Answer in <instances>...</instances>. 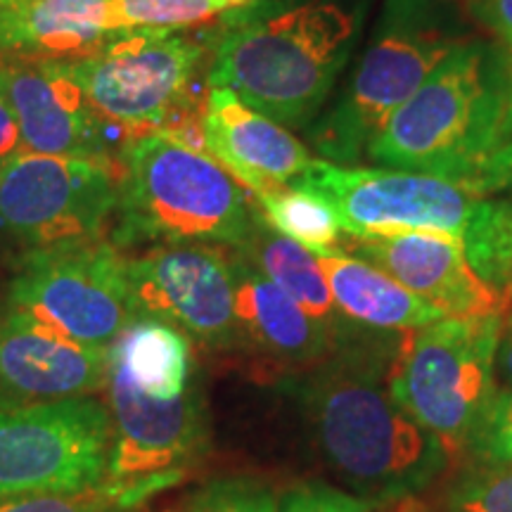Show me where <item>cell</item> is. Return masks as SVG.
<instances>
[{
  "mask_svg": "<svg viewBox=\"0 0 512 512\" xmlns=\"http://www.w3.org/2000/svg\"><path fill=\"white\" fill-rule=\"evenodd\" d=\"M368 157L491 195L510 188V64L484 43H458L389 117Z\"/></svg>",
  "mask_w": 512,
  "mask_h": 512,
  "instance_id": "6da1fadb",
  "label": "cell"
},
{
  "mask_svg": "<svg viewBox=\"0 0 512 512\" xmlns=\"http://www.w3.org/2000/svg\"><path fill=\"white\" fill-rule=\"evenodd\" d=\"M384 358H325L302 387L304 411L320 453L368 505L403 503L441 475L448 453L389 392Z\"/></svg>",
  "mask_w": 512,
  "mask_h": 512,
  "instance_id": "7a4b0ae2",
  "label": "cell"
},
{
  "mask_svg": "<svg viewBox=\"0 0 512 512\" xmlns=\"http://www.w3.org/2000/svg\"><path fill=\"white\" fill-rule=\"evenodd\" d=\"M292 185L325 197L351 238L432 233L458 240L470 266L512 299V202L420 171L356 169L328 159H313Z\"/></svg>",
  "mask_w": 512,
  "mask_h": 512,
  "instance_id": "3957f363",
  "label": "cell"
},
{
  "mask_svg": "<svg viewBox=\"0 0 512 512\" xmlns=\"http://www.w3.org/2000/svg\"><path fill=\"white\" fill-rule=\"evenodd\" d=\"M356 22L337 3L247 12L211 38L209 86L228 88L275 124L302 126L335 86Z\"/></svg>",
  "mask_w": 512,
  "mask_h": 512,
  "instance_id": "277c9868",
  "label": "cell"
},
{
  "mask_svg": "<svg viewBox=\"0 0 512 512\" xmlns=\"http://www.w3.org/2000/svg\"><path fill=\"white\" fill-rule=\"evenodd\" d=\"M247 192L214 157L162 133H133L119 152V197L110 240L119 249L242 247L256 221Z\"/></svg>",
  "mask_w": 512,
  "mask_h": 512,
  "instance_id": "5b68a950",
  "label": "cell"
},
{
  "mask_svg": "<svg viewBox=\"0 0 512 512\" xmlns=\"http://www.w3.org/2000/svg\"><path fill=\"white\" fill-rule=\"evenodd\" d=\"M211 41L185 29H119L79 57L57 60L107 121L126 131H162L183 114L202 112L209 91Z\"/></svg>",
  "mask_w": 512,
  "mask_h": 512,
  "instance_id": "8992f818",
  "label": "cell"
},
{
  "mask_svg": "<svg viewBox=\"0 0 512 512\" xmlns=\"http://www.w3.org/2000/svg\"><path fill=\"white\" fill-rule=\"evenodd\" d=\"M505 313L439 318L413 330L389 368L394 401L444 444L465 456L496 392V351Z\"/></svg>",
  "mask_w": 512,
  "mask_h": 512,
  "instance_id": "52a82bcc",
  "label": "cell"
},
{
  "mask_svg": "<svg viewBox=\"0 0 512 512\" xmlns=\"http://www.w3.org/2000/svg\"><path fill=\"white\" fill-rule=\"evenodd\" d=\"M107 411L112 448L102 489L131 512L181 484L209 446L207 408L197 384L183 396L157 401L131 380L107 351Z\"/></svg>",
  "mask_w": 512,
  "mask_h": 512,
  "instance_id": "ba28073f",
  "label": "cell"
},
{
  "mask_svg": "<svg viewBox=\"0 0 512 512\" xmlns=\"http://www.w3.org/2000/svg\"><path fill=\"white\" fill-rule=\"evenodd\" d=\"M119 162L19 152L0 166V242L17 254L107 238Z\"/></svg>",
  "mask_w": 512,
  "mask_h": 512,
  "instance_id": "9c48e42d",
  "label": "cell"
},
{
  "mask_svg": "<svg viewBox=\"0 0 512 512\" xmlns=\"http://www.w3.org/2000/svg\"><path fill=\"white\" fill-rule=\"evenodd\" d=\"M124 259L107 238L17 254L5 302L76 342L107 349L133 320Z\"/></svg>",
  "mask_w": 512,
  "mask_h": 512,
  "instance_id": "30bf717a",
  "label": "cell"
},
{
  "mask_svg": "<svg viewBox=\"0 0 512 512\" xmlns=\"http://www.w3.org/2000/svg\"><path fill=\"white\" fill-rule=\"evenodd\" d=\"M458 43L463 41L413 17L403 0H394V10L358 64L347 95L313 131V143L328 162L349 164L368 152L389 117Z\"/></svg>",
  "mask_w": 512,
  "mask_h": 512,
  "instance_id": "8fae6325",
  "label": "cell"
},
{
  "mask_svg": "<svg viewBox=\"0 0 512 512\" xmlns=\"http://www.w3.org/2000/svg\"><path fill=\"white\" fill-rule=\"evenodd\" d=\"M112 418L93 396L0 411V496L100 486Z\"/></svg>",
  "mask_w": 512,
  "mask_h": 512,
  "instance_id": "7c38bea8",
  "label": "cell"
},
{
  "mask_svg": "<svg viewBox=\"0 0 512 512\" xmlns=\"http://www.w3.org/2000/svg\"><path fill=\"white\" fill-rule=\"evenodd\" d=\"M133 316L164 320L207 349L240 347L233 256L214 245H157L124 259Z\"/></svg>",
  "mask_w": 512,
  "mask_h": 512,
  "instance_id": "4fadbf2b",
  "label": "cell"
},
{
  "mask_svg": "<svg viewBox=\"0 0 512 512\" xmlns=\"http://www.w3.org/2000/svg\"><path fill=\"white\" fill-rule=\"evenodd\" d=\"M0 95L27 152L119 162L133 133L107 121L57 60L0 53ZM126 131V128H121Z\"/></svg>",
  "mask_w": 512,
  "mask_h": 512,
  "instance_id": "5bb4252c",
  "label": "cell"
},
{
  "mask_svg": "<svg viewBox=\"0 0 512 512\" xmlns=\"http://www.w3.org/2000/svg\"><path fill=\"white\" fill-rule=\"evenodd\" d=\"M105 384V347L76 342L0 302V411L86 399Z\"/></svg>",
  "mask_w": 512,
  "mask_h": 512,
  "instance_id": "9a60e30c",
  "label": "cell"
},
{
  "mask_svg": "<svg viewBox=\"0 0 512 512\" xmlns=\"http://www.w3.org/2000/svg\"><path fill=\"white\" fill-rule=\"evenodd\" d=\"M347 254L366 259L444 318L503 313L512 299L470 266L458 240L432 233L351 238Z\"/></svg>",
  "mask_w": 512,
  "mask_h": 512,
  "instance_id": "2e32d148",
  "label": "cell"
},
{
  "mask_svg": "<svg viewBox=\"0 0 512 512\" xmlns=\"http://www.w3.org/2000/svg\"><path fill=\"white\" fill-rule=\"evenodd\" d=\"M202 126L204 152L252 195L290 185L313 162L285 126L254 112L228 88L209 86Z\"/></svg>",
  "mask_w": 512,
  "mask_h": 512,
  "instance_id": "e0dca14e",
  "label": "cell"
},
{
  "mask_svg": "<svg viewBox=\"0 0 512 512\" xmlns=\"http://www.w3.org/2000/svg\"><path fill=\"white\" fill-rule=\"evenodd\" d=\"M230 256L240 347L285 370H306L323 363L335 347V332L316 323L238 249Z\"/></svg>",
  "mask_w": 512,
  "mask_h": 512,
  "instance_id": "ac0fdd59",
  "label": "cell"
},
{
  "mask_svg": "<svg viewBox=\"0 0 512 512\" xmlns=\"http://www.w3.org/2000/svg\"><path fill=\"white\" fill-rule=\"evenodd\" d=\"M112 31L110 0H0V53L69 60Z\"/></svg>",
  "mask_w": 512,
  "mask_h": 512,
  "instance_id": "d6986e66",
  "label": "cell"
},
{
  "mask_svg": "<svg viewBox=\"0 0 512 512\" xmlns=\"http://www.w3.org/2000/svg\"><path fill=\"white\" fill-rule=\"evenodd\" d=\"M316 259L328 280L337 311L344 318L368 328L399 332L427 328L444 318L366 259H358L342 249L318 252Z\"/></svg>",
  "mask_w": 512,
  "mask_h": 512,
  "instance_id": "ffe728a7",
  "label": "cell"
},
{
  "mask_svg": "<svg viewBox=\"0 0 512 512\" xmlns=\"http://www.w3.org/2000/svg\"><path fill=\"white\" fill-rule=\"evenodd\" d=\"M107 351L121 361L140 392L157 401L178 399L195 384L192 339L164 320L133 316Z\"/></svg>",
  "mask_w": 512,
  "mask_h": 512,
  "instance_id": "44dd1931",
  "label": "cell"
},
{
  "mask_svg": "<svg viewBox=\"0 0 512 512\" xmlns=\"http://www.w3.org/2000/svg\"><path fill=\"white\" fill-rule=\"evenodd\" d=\"M235 249L242 252L256 271L264 273L287 297L302 306L316 323L337 332V306L316 254L268 226L261 219L259 209H256L252 235L245 245Z\"/></svg>",
  "mask_w": 512,
  "mask_h": 512,
  "instance_id": "7402d4cb",
  "label": "cell"
},
{
  "mask_svg": "<svg viewBox=\"0 0 512 512\" xmlns=\"http://www.w3.org/2000/svg\"><path fill=\"white\" fill-rule=\"evenodd\" d=\"M254 204L268 226L283 233L309 252H335L342 242V223L332 204L318 192L302 185H280L261 195H254Z\"/></svg>",
  "mask_w": 512,
  "mask_h": 512,
  "instance_id": "603a6c76",
  "label": "cell"
},
{
  "mask_svg": "<svg viewBox=\"0 0 512 512\" xmlns=\"http://www.w3.org/2000/svg\"><path fill=\"white\" fill-rule=\"evenodd\" d=\"M254 0H110L112 29H185Z\"/></svg>",
  "mask_w": 512,
  "mask_h": 512,
  "instance_id": "cb8c5ba5",
  "label": "cell"
},
{
  "mask_svg": "<svg viewBox=\"0 0 512 512\" xmlns=\"http://www.w3.org/2000/svg\"><path fill=\"white\" fill-rule=\"evenodd\" d=\"M444 512H512V463L472 465L448 486Z\"/></svg>",
  "mask_w": 512,
  "mask_h": 512,
  "instance_id": "d4e9b609",
  "label": "cell"
},
{
  "mask_svg": "<svg viewBox=\"0 0 512 512\" xmlns=\"http://www.w3.org/2000/svg\"><path fill=\"white\" fill-rule=\"evenodd\" d=\"M169 512H280V505L266 484L230 477L204 484Z\"/></svg>",
  "mask_w": 512,
  "mask_h": 512,
  "instance_id": "484cf974",
  "label": "cell"
},
{
  "mask_svg": "<svg viewBox=\"0 0 512 512\" xmlns=\"http://www.w3.org/2000/svg\"><path fill=\"white\" fill-rule=\"evenodd\" d=\"M465 456L472 465L512 463V392L508 389L496 387Z\"/></svg>",
  "mask_w": 512,
  "mask_h": 512,
  "instance_id": "4316f807",
  "label": "cell"
},
{
  "mask_svg": "<svg viewBox=\"0 0 512 512\" xmlns=\"http://www.w3.org/2000/svg\"><path fill=\"white\" fill-rule=\"evenodd\" d=\"M0 512H126L102 486L83 491H48V494L0 496Z\"/></svg>",
  "mask_w": 512,
  "mask_h": 512,
  "instance_id": "83f0119b",
  "label": "cell"
},
{
  "mask_svg": "<svg viewBox=\"0 0 512 512\" xmlns=\"http://www.w3.org/2000/svg\"><path fill=\"white\" fill-rule=\"evenodd\" d=\"M280 512H370V505L328 484H302L287 491Z\"/></svg>",
  "mask_w": 512,
  "mask_h": 512,
  "instance_id": "f1b7e54d",
  "label": "cell"
},
{
  "mask_svg": "<svg viewBox=\"0 0 512 512\" xmlns=\"http://www.w3.org/2000/svg\"><path fill=\"white\" fill-rule=\"evenodd\" d=\"M470 10L479 24L512 48V0H470Z\"/></svg>",
  "mask_w": 512,
  "mask_h": 512,
  "instance_id": "f546056e",
  "label": "cell"
},
{
  "mask_svg": "<svg viewBox=\"0 0 512 512\" xmlns=\"http://www.w3.org/2000/svg\"><path fill=\"white\" fill-rule=\"evenodd\" d=\"M19 152H24V145L22 138H19L17 121L12 117L8 102L0 95V166L8 162V159L19 155Z\"/></svg>",
  "mask_w": 512,
  "mask_h": 512,
  "instance_id": "4dcf8cb0",
  "label": "cell"
},
{
  "mask_svg": "<svg viewBox=\"0 0 512 512\" xmlns=\"http://www.w3.org/2000/svg\"><path fill=\"white\" fill-rule=\"evenodd\" d=\"M496 380L498 389L512 392V306L505 313V323L501 332V342L496 351Z\"/></svg>",
  "mask_w": 512,
  "mask_h": 512,
  "instance_id": "1f68e13d",
  "label": "cell"
},
{
  "mask_svg": "<svg viewBox=\"0 0 512 512\" xmlns=\"http://www.w3.org/2000/svg\"><path fill=\"white\" fill-rule=\"evenodd\" d=\"M508 64H510V114H512V48L508 53Z\"/></svg>",
  "mask_w": 512,
  "mask_h": 512,
  "instance_id": "d6a6232c",
  "label": "cell"
},
{
  "mask_svg": "<svg viewBox=\"0 0 512 512\" xmlns=\"http://www.w3.org/2000/svg\"><path fill=\"white\" fill-rule=\"evenodd\" d=\"M510 188H512V178H510Z\"/></svg>",
  "mask_w": 512,
  "mask_h": 512,
  "instance_id": "836d02e7",
  "label": "cell"
}]
</instances>
